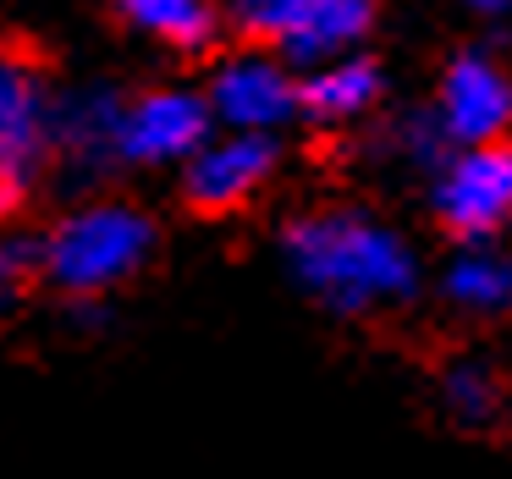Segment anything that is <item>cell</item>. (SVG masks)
Here are the masks:
<instances>
[{
    "mask_svg": "<svg viewBox=\"0 0 512 479\" xmlns=\"http://www.w3.org/2000/svg\"><path fill=\"white\" fill-rule=\"evenodd\" d=\"M281 270L303 298L331 314H375L408 303L419 287V259L402 232L353 204L298 215L281 232Z\"/></svg>",
    "mask_w": 512,
    "mask_h": 479,
    "instance_id": "obj_1",
    "label": "cell"
},
{
    "mask_svg": "<svg viewBox=\"0 0 512 479\" xmlns=\"http://www.w3.org/2000/svg\"><path fill=\"white\" fill-rule=\"evenodd\" d=\"M155 254V226L122 199H89L34 237V276L72 303H100Z\"/></svg>",
    "mask_w": 512,
    "mask_h": 479,
    "instance_id": "obj_2",
    "label": "cell"
},
{
    "mask_svg": "<svg viewBox=\"0 0 512 479\" xmlns=\"http://www.w3.org/2000/svg\"><path fill=\"white\" fill-rule=\"evenodd\" d=\"M232 23L287 67H314L342 50H364L375 0H232Z\"/></svg>",
    "mask_w": 512,
    "mask_h": 479,
    "instance_id": "obj_3",
    "label": "cell"
},
{
    "mask_svg": "<svg viewBox=\"0 0 512 479\" xmlns=\"http://www.w3.org/2000/svg\"><path fill=\"white\" fill-rule=\"evenodd\" d=\"M435 221L457 243H496V232L512 221V144H474L452 149L435 171Z\"/></svg>",
    "mask_w": 512,
    "mask_h": 479,
    "instance_id": "obj_4",
    "label": "cell"
},
{
    "mask_svg": "<svg viewBox=\"0 0 512 479\" xmlns=\"http://www.w3.org/2000/svg\"><path fill=\"white\" fill-rule=\"evenodd\" d=\"M204 105L215 116V133H259L281 138V127L298 122V67H287L270 50H237L204 83Z\"/></svg>",
    "mask_w": 512,
    "mask_h": 479,
    "instance_id": "obj_5",
    "label": "cell"
},
{
    "mask_svg": "<svg viewBox=\"0 0 512 479\" xmlns=\"http://www.w3.org/2000/svg\"><path fill=\"white\" fill-rule=\"evenodd\" d=\"M50 116H56L50 83L28 61L0 56V215H12L45 177Z\"/></svg>",
    "mask_w": 512,
    "mask_h": 479,
    "instance_id": "obj_6",
    "label": "cell"
},
{
    "mask_svg": "<svg viewBox=\"0 0 512 479\" xmlns=\"http://www.w3.org/2000/svg\"><path fill=\"white\" fill-rule=\"evenodd\" d=\"M215 133V116L199 89H144L122 105V166L160 171L188 166L199 144Z\"/></svg>",
    "mask_w": 512,
    "mask_h": 479,
    "instance_id": "obj_7",
    "label": "cell"
},
{
    "mask_svg": "<svg viewBox=\"0 0 512 479\" xmlns=\"http://www.w3.org/2000/svg\"><path fill=\"white\" fill-rule=\"evenodd\" d=\"M122 105L127 94L111 83H83V89L56 94L50 160L72 182H105L122 171Z\"/></svg>",
    "mask_w": 512,
    "mask_h": 479,
    "instance_id": "obj_8",
    "label": "cell"
},
{
    "mask_svg": "<svg viewBox=\"0 0 512 479\" xmlns=\"http://www.w3.org/2000/svg\"><path fill=\"white\" fill-rule=\"evenodd\" d=\"M281 166V144L259 133H210L199 144V155L182 166V199L204 215L243 210L248 199L270 188Z\"/></svg>",
    "mask_w": 512,
    "mask_h": 479,
    "instance_id": "obj_9",
    "label": "cell"
},
{
    "mask_svg": "<svg viewBox=\"0 0 512 479\" xmlns=\"http://www.w3.org/2000/svg\"><path fill=\"white\" fill-rule=\"evenodd\" d=\"M430 116L441 122L452 149L501 144V133L512 127V72L496 56H485V50H463L441 72Z\"/></svg>",
    "mask_w": 512,
    "mask_h": 479,
    "instance_id": "obj_10",
    "label": "cell"
},
{
    "mask_svg": "<svg viewBox=\"0 0 512 479\" xmlns=\"http://www.w3.org/2000/svg\"><path fill=\"white\" fill-rule=\"evenodd\" d=\"M386 94V72H380L375 56L364 50H342L331 61H314V67L298 72V116L320 127H342L369 116Z\"/></svg>",
    "mask_w": 512,
    "mask_h": 479,
    "instance_id": "obj_11",
    "label": "cell"
},
{
    "mask_svg": "<svg viewBox=\"0 0 512 479\" xmlns=\"http://www.w3.org/2000/svg\"><path fill=\"white\" fill-rule=\"evenodd\" d=\"M441 292L463 314H512V248L457 243V254L446 259Z\"/></svg>",
    "mask_w": 512,
    "mask_h": 479,
    "instance_id": "obj_12",
    "label": "cell"
},
{
    "mask_svg": "<svg viewBox=\"0 0 512 479\" xmlns=\"http://www.w3.org/2000/svg\"><path fill=\"white\" fill-rule=\"evenodd\" d=\"M116 17L133 34H144L149 45L177 50V56L204 50L215 39V28H221V12L210 0H116Z\"/></svg>",
    "mask_w": 512,
    "mask_h": 479,
    "instance_id": "obj_13",
    "label": "cell"
},
{
    "mask_svg": "<svg viewBox=\"0 0 512 479\" xmlns=\"http://www.w3.org/2000/svg\"><path fill=\"white\" fill-rule=\"evenodd\" d=\"M441 402L463 424H490L501 413V380L474 358H457V364L441 369Z\"/></svg>",
    "mask_w": 512,
    "mask_h": 479,
    "instance_id": "obj_14",
    "label": "cell"
},
{
    "mask_svg": "<svg viewBox=\"0 0 512 479\" xmlns=\"http://www.w3.org/2000/svg\"><path fill=\"white\" fill-rule=\"evenodd\" d=\"M28 276H34V237H23V232L0 237V314H12Z\"/></svg>",
    "mask_w": 512,
    "mask_h": 479,
    "instance_id": "obj_15",
    "label": "cell"
},
{
    "mask_svg": "<svg viewBox=\"0 0 512 479\" xmlns=\"http://www.w3.org/2000/svg\"><path fill=\"white\" fill-rule=\"evenodd\" d=\"M468 6H474V12H485V17H496V12H507L512 0H468Z\"/></svg>",
    "mask_w": 512,
    "mask_h": 479,
    "instance_id": "obj_16",
    "label": "cell"
}]
</instances>
